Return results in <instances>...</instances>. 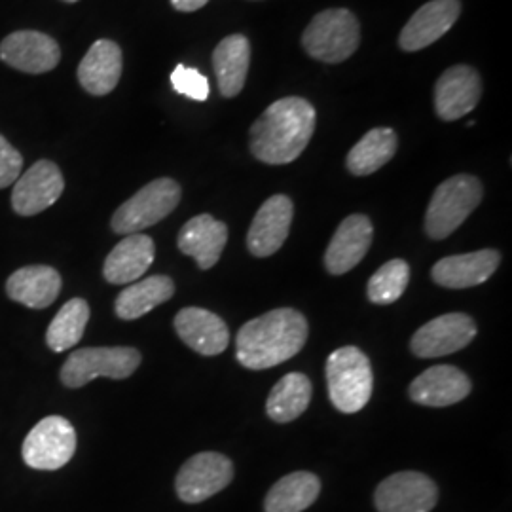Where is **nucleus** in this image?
<instances>
[{
    "instance_id": "nucleus-15",
    "label": "nucleus",
    "mask_w": 512,
    "mask_h": 512,
    "mask_svg": "<svg viewBox=\"0 0 512 512\" xmlns=\"http://www.w3.org/2000/svg\"><path fill=\"white\" fill-rule=\"evenodd\" d=\"M482 95V80L473 67L456 65L440 74L435 86V110L440 120L454 122L475 110Z\"/></svg>"
},
{
    "instance_id": "nucleus-24",
    "label": "nucleus",
    "mask_w": 512,
    "mask_h": 512,
    "mask_svg": "<svg viewBox=\"0 0 512 512\" xmlns=\"http://www.w3.org/2000/svg\"><path fill=\"white\" fill-rule=\"evenodd\" d=\"M156 256V245L147 234H131L122 239L110 251L103 275L112 285L135 283L141 275L147 274Z\"/></svg>"
},
{
    "instance_id": "nucleus-4",
    "label": "nucleus",
    "mask_w": 512,
    "mask_h": 512,
    "mask_svg": "<svg viewBox=\"0 0 512 512\" xmlns=\"http://www.w3.org/2000/svg\"><path fill=\"white\" fill-rule=\"evenodd\" d=\"M482 196V184L473 175H456L439 184L425 213L427 236L437 241L452 236L482 202Z\"/></svg>"
},
{
    "instance_id": "nucleus-19",
    "label": "nucleus",
    "mask_w": 512,
    "mask_h": 512,
    "mask_svg": "<svg viewBox=\"0 0 512 512\" xmlns=\"http://www.w3.org/2000/svg\"><path fill=\"white\" fill-rule=\"evenodd\" d=\"M372 222L365 215H349L330 239L325 268L330 275L348 274L363 258L372 243Z\"/></svg>"
},
{
    "instance_id": "nucleus-28",
    "label": "nucleus",
    "mask_w": 512,
    "mask_h": 512,
    "mask_svg": "<svg viewBox=\"0 0 512 512\" xmlns=\"http://www.w3.org/2000/svg\"><path fill=\"white\" fill-rule=\"evenodd\" d=\"M399 137L391 128L370 129L365 137L349 150V173L357 177H366L382 169L397 152Z\"/></svg>"
},
{
    "instance_id": "nucleus-1",
    "label": "nucleus",
    "mask_w": 512,
    "mask_h": 512,
    "mask_svg": "<svg viewBox=\"0 0 512 512\" xmlns=\"http://www.w3.org/2000/svg\"><path fill=\"white\" fill-rule=\"evenodd\" d=\"M317 124V112L302 97H285L272 103L256 118L249 147L262 164L294 162L310 145Z\"/></svg>"
},
{
    "instance_id": "nucleus-22",
    "label": "nucleus",
    "mask_w": 512,
    "mask_h": 512,
    "mask_svg": "<svg viewBox=\"0 0 512 512\" xmlns=\"http://www.w3.org/2000/svg\"><path fill=\"white\" fill-rule=\"evenodd\" d=\"M63 279L52 266H25L19 268L6 281V294L10 300L31 310H44L52 306L61 293Z\"/></svg>"
},
{
    "instance_id": "nucleus-14",
    "label": "nucleus",
    "mask_w": 512,
    "mask_h": 512,
    "mask_svg": "<svg viewBox=\"0 0 512 512\" xmlns=\"http://www.w3.org/2000/svg\"><path fill=\"white\" fill-rule=\"evenodd\" d=\"M293 217V202L283 194L262 203L247 234L249 253L256 258L275 255L289 238Z\"/></svg>"
},
{
    "instance_id": "nucleus-8",
    "label": "nucleus",
    "mask_w": 512,
    "mask_h": 512,
    "mask_svg": "<svg viewBox=\"0 0 512 512\" xmlns=\"http://www.w3.org/2000/svg\"><path fill=\"white\" fill-rule=\"evenodd\" d=\"M76 452V431L63 416H48L31 429L23 440L21 456L27 467L37 471H57Z\"/></svg>"
},
{
    "instance_id": "nucleus-26",
    "label": "nucleus",
    "mask_w": 512,
    "mask_h": 512,
    "mask_svg": "<svg viewBox=\"0 0 512 512\" xmlns=\"http://www.w3.org/2000/svg\"><path fill=\"white\" fill-rule=\"evenodd\" d=\"M175 294V283L167 275H152L147 279L135 281L118 294L114 311L122 321H135L147 315L154 308L171 300Z\"/></svg>"
},
{
    "instance_id": "nucleus-16",
    "label": "nucleus",
    "mask_w": 512,
    "mask_h": 512,
    "mask_svg": "<svg viewBox=\"0 0 512 512\" xmlns=\"http://www.w3.org/2000/svg\"><path fill=\"white\" fill-rule=\"evenodd\" d=\"M459 0H431L410 18L399 37L404 52H420L444 37L458 21Z\"/></svg>"
},
{
    "instance_id": "nucleus-25",
    "label": "nucleus",
    "mask_w": 512,
    "mask_h": 512,
    "mask_svg": "<svg viewBox=\"0 0 512 512\" xmlns=\"http://www.w3.org/2000/svg\"><path fill=\"white\" fill-rule=\"evenodd\" d=\"M251 63V44L243 35H230L220 40L213 52V67L224 97H236L247 80Z\"/></svg>"
},
{
    "instance_id": "nucleus-33",
    "label": "nucleus",
    "mask_w": 512,
    "mask_h": 512,
    "mask_svg": "<svg viewBox=\"0 0 512 512\" xmlns=\"http://www.w3.org/2000/svg\"><path fill=\"white\" fill-rule=\"evenodd\" d=\"M23 169V156L0 135V190L16 183Z\"/></svg>"
},
{
    "instance_id": "nucleus-31",
    "label": "nucleus",
    "mask_w": 512,
    "mask_h": 512,
    "mask_svg": "<svg viewBox=\"0 0 512 512\" xmlns=\"http://www.w3.org/2000/svg\"><path fill=\"white\" fill-rule=\"evenodd\" d=\"M410 281V266L406 260L395 258L384 264L370 277L366 296L376 306H389L403 296Z\"/></svg>"
},
{
    "instance_id": "nucleus-29",
    "label": "nucleus",
    "mask_w": 512,
    "mask_h": 512,
    "mask_svg": "<svg viewBox=\"0 0 512 512\" xmlns=\"http://www.w3.org/2000/svg\"><path fill=\"white\" fill-rule=\"evenodd\" d=\"M310 403L311 382L308 376L291 372L274 385L266 401V412L277 423H291L308 410Z\"/></svg>"
},
{
    "instance_id": "nucleus-35",
    "label": "nucleus",
    "mask_w": 512,
    "mask_h": 512,
    "mask_svg": "<svg viewBox=\"0 0 512 512\" xmlns=\"http://www.w3.org/2000/svg\"><path fill=\"white\" fill-rule=\"evenodd\" d=\"M63 2H78V0H63Z\"/></svg>"
},
{
    "instance_id": "nucleus-17",
    "label": "nucleus",
    "mask_w": 512,
    "mask_h": 512,
    "mask_svg": "<svg viewBox=\"0 0 512 512\" xmlns=\"http://www.w3.org/2000/svg\"><path fill=\"white\" fill-rule=\"evenodd\" d=\"M501 264V255L495 249H482L467 255L446 256L439 260L431 277L444 289H471L486 283Z\"/></svg>"
},
{
    "instance_id": "nucleus-12",
    "label": "nucleus",
    "mask_w": 512,
    "mask_h": 512,
    "mask_svg": "<svg viewBox=\"0 0 512 512\" xmlns=\"http://www.w3.org/2000/svg\"><path fill=\"white\" fill-rule=\"evenodd\" d=\"M65 190L61 169L50 160H38L18 181L12 192V209L21 217H35L52 207Z\"/></svg>"
},
{
    "instance_id": "nucleus-34",
    "label": "nucleus",
    "mask_w": 512,
    "mask_h": 512,
    "mask_svg": "<svg viewBox=\"0 0 512 512\" xmlns=\"http://www.w3.org/2000/svg\"><path fill=\"white\" fill-rule=\"evenodd\" d=\"M207 2L209 0H171V6L179 12L190 14V12H196V10L203 8Z\"/></svg>"
},
{
    "instance_id": "nucleus-27",
    "label": "nucleus",
    "mask_w": 512,
    "mask_h": 512,
    "mask_svg": "<svg viewBox=\"0 0 512 512\" xmlns=\"http://www.w3.org/2000/svg\"><path fill=\"white\" fill-rule=\"evenodd\" d=\"M321 492V480L308 471H296L277 480L264 499L266 512H302Z\"/></svg>"
},
{
    "instance_id": "nucleus-9",
    "label": "nucleus",
    "mask_w": 512,
    "mask_h": 512,
    "mask_svg": "<svg viewBox=\"0 0 512 512\" xmlns=\"http://www.w3.org/2000/svg\"><path fill=\"white\" fill-rule=\"evenodd\" d=\"M234 480L232 461L217 452H202L181 467L175 490L183 503L196 505L222 492Z\"/></svg>"
},
{
    "instance_id": "nucleus-7",
    "label": "nucleus",
    "mask_w": 512,
    "mask_h": 512,
    "mask_svg": "<svg viewBox=\"0 0 512 512\" xmlns=\"http://www.w3.org/2000/svg\"><path fill=\"white\" fill-rule=\"evenodd\" d=\"M141 365V353L135 348H84L73 351L61 368L65 387L78 389L95 378L126 380Z\"/></svg>"
},
{
    "instance_id": "nucleus-13",
    "label": "nucleus",
    "mask_w": 512,
    "mask_h": 512,
    "mask_svg": "<svg viewBox=\"0 0 512 512\" xmlns=\"http://www.w3.org/2000/svg\"><path fill=\"white\" fill-rule=\"evenodd\" d=\"M0 59L21 73H48L59 65L61 48L46 33L16 31L0 42Z\"/></svg>"
},
{
    "instance_id": "nucleus-32",
    "label": "nucleus",
    "mask_w": 512,
    "mask_h": 512,
    "mask_svg": "<svg viewBox=\"0 0 512 512\" xmlns=\"http://www.w3.org/2000/svg\"><path fill=\"white\" fill-rule=\"evenodd\" d=\"M171 84L175 92L194 101H205L209 97V80L198 69L177 65L171 73Z\"/></svg>"
},
{
    "instance_id": "nucleus-20",
    "label": "nucleus",
    "mask_w": 512,
    "mask_h": 512,
    "mask_svg": "<svg viewBox=\"0 0 512 512\" xmlns=\"http://www.w3.org/2000/svg\"><path fill=\"white\" fill-rule=\"evenodd\" d=\"M175 330L179 338L196 353L213 357L226 351L230 332L217 313L203 308H184L175 317Z\"/></svg>"
},
{
    "instance_id": "nucleus-2",
    "label": "nucleus",
    "mask_w": 512,
    "mask_h": 512,
    "mask_svg": "<svg viewBox=\"0 0 512 512\" xmlns=\"http://www.w3.org/2000/svg\"><path fill=\"white\" fill-rule=\"evenodd\" d=\"M308 330V321L300 311H268L241 327L236 338V357L251 370L281 365L306 346Z\"/></svg>"
},
{
    "instance_id": "nucleus-10",
    "label": "nucleus",
    "mask_w": 512,
    "mask_h": 512,
    "mask_svg": "<svg viewBox=\"0 0 512 512\" xmlns=\"http://www.w3.org/2000/svg\"><path fill=\"white\" fill-rule=\"evenodd\" d=\"M437 501V484L418 471L387 476L374 494V503L380 512H431Z\"/></svg>"
},
{
    "instance_id": "nucleus-23",
    "label": "nucleus",
    "mask_w": 512,
    "mask_h": 512,
    "mask_svg": "<svg viewBox=\"0 0 512 512\" xmlns=\"http://www.w3.org/2000/svg\"><path fill=\"white\" fill-rule=\"evenodd\" d=\"M124 69L122 50L112 40H97L78 67V82L95 97L109 95L120 82Z\"/></svg>"
},
{
    "instance_id": "nucleus-21",
    "label": "nucleus",
    "mask_w": 512,
    "mask_h": 512,
    "mask_svg": "<svg viewBox=\"0 0 512 512\" xmlns=\"http://www.w3.org/2000/svg\"><path fill=\"white\" fill-rule=\"evenodd\" d=\"M228 241V226L203 213L188 220L179 232V251L192 256L200 270H211L220 260Z\"/></svg>"
},
{
    "instance_id": "nucleus-11",
    "label": "nucleus",
    "mask_w": 512,
    "mask_h": 512,
    "mask_svg": "<svg viewBox=\"0 0 512 512\" xmlns=\"http://www.w3.org/2000/svg\"><path fill=\"white\" fill-rule=\"evenodd\" d=\"M476 336L475 319L467 313H446L425 323L412 336L410 349L421 359L452 355L467 348Z\"/></svg>"
},
{
    "instance_id": "nucleus-3",
    "label": "nucleus",
    "mask_w": 512,
    "mask_h": 512,
    "mask_svg": "<svg viewBox=\"0 0 512 512\" xmlns=\"http://www.w3.org/2000/svg\"><path fill=\"white\" fill-rule=\"evenodd\" d=\"M372 366L359 348L332 351L327 359V387L330 403L342 414H355L365 408L372 397Z\"/></svg>"
},
{
    "instance_id": "nucleus-5",
    "label": "nucleus",
    "mask_w": 512,
    "mask_h": 512,
    "mask_svg": "<svg viewBox=\"0 0 512 512\" xmlns=\"http://www.w3.org/2000/svg\"><path fill=\"white\" fill-rule=\"evenodd\" d=\"M361 44V27L346 8L319 12L302 35L308 54L323 63H342L357 52Z\"/></svg>"
},
{
    "instance_id": "nucleus-6",
    "label": "nucleus",
    "mask_w": 512,
    "mask_h": 512,
    "mask_svg": "<svg viewBox=\"0 0 512 512\" xmlns=\"http://www.w3.org/2000/svg\"><path fill=\"white\" fill-rule=\"evenodd\" d=\"M181 186L173 179H156L143 186L128 202L122 203L112 215L110 226L114 234H141L171 215L181 202Z\"/></svg>"
},
{
    "instance_id": "nucleus-18",
    "label": "nucleus",
    "mask_w": 512,
    "mask_h": 512,
    "mask_svg": "<svg viewBox=\"0 0 512 512\" xmlns=\"http://www.w3.org/2000/svg\"><path fill=\"white\" fill-rule=\"evenodd\" d=\"M473 385L469 376L452 365L427 368L410 384V399L421 406L442 408L463 401Z\"/></svg>"
},
{
    "instance_id": "nucleus-30",
    "label": "nucleus",
    "mask_w": 512,
    "mask_h": 512,
    "mask_svg": "<svg viewBox=\"0 0 512 512\" xmlns=\"http://www.w3.org/2000/svg\"><path fill=\"white\" fill-rule=\"evenodd\" d=\"M90 306L84 298H73L61 306L46 330V344L54 353L74 348L88 327Z\"/></svg>"
}]
</instances>
